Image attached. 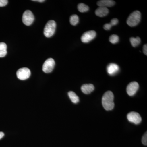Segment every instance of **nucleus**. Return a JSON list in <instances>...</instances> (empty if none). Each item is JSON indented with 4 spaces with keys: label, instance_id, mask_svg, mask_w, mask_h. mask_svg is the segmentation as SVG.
Here are the masks:
<instances>
[{
    "label": "nucleus",
    "instance_id": "1",
    "mask_svg": "<svg viewBox=\"0 0 147 147\" xmlns=\"http://www.w3.org/2000/svg\"><path fill=\"white\" fill-rule=\"evenodd\" d=\"M114 94L110 91H108L102 96V103L103 108L105 110H113L115 106L114 102Z\"/></svg>",
    "mask_w": 147,
    "mask_h": 147
},
{
    "label": "nucleus",
    "instance_id": "10",
    "mask_svg": "<svg viewBox=\"0 0 147 147\" xmlns=\"http://www.w3.org/2000/svg\"><path fill=\"white\" fill-rule=\"evenodd\" d=\"M119 71V67L115 63H110L107 67V71L109 75L113 76L117 74Z\"/></svg>",
    "mask_w": 147,
    "mask_h": 147
},
{
    "label": "nucleus",
    "instance_id": "17",
    "mask_svg": "<svg viewBox=\"0 0 147 147\" xmlns=\"http://www.w3.org/2000/svg\"><path fill=\"white\" fill-rule=\"evenodd\" d=\"M130 42L133 47H136L140 44L141 39L139 37H137V38L131 37L130 38Z\"/></svg>",
    "mask_w": 147,
    "mask_h": 147
},
{
    "label": "nucleus",
    "instance_id": "26",
    "mask_svg": "<svg viewBox=\"0 0 147 147\" xmlns=\"http://www.w3.org/2000/svg\"><path fill=\"white\" fill-rule=\"evenodd\" d=\"M32 1H34L39 2H43L45 1L44 0H33Z\"/></svg>",
    "mask_w": 147,
    "mask_h": 147
},
{
    "label": "nucleus",
    "instance_id": "20",
    "mask_svg": "<svg viewBox=\"0 0 147 147\" xmlns=\"http://www.w3.org/2000/svg\"><path fill=\"white\" fill-rule=\"evenodd\" d=\"M142 143L144 145L147 146V133L146 132L144 134L142 139Z\"/></svg>",
    "mask_w": 147,
    "mask_h": 147
},
{
    "label": "nucleus",
    "instance_id": "6",
    "mask_svg": "<svg viewBox=\"0 0 147 147\" xmlns=\"http://www.w3.org/2000/svg\"><path fill=\"white\" fill-rule=\"evenodd\" d=\"M16 75L18 79L20 80H26L28 79L30 76V70L27 67H23V68L19 69L16 72Z\"/></svg>",
    "mask_w": 147,
    "mask_h": 147
},
{
    "label": "nucleus",
    "instance_id": "25",
    "mask_svg": "<svg viewBox=\"0 0 147 147\" xmlns=\"http://www.w3.org/2000/svg\"><path fill=\"white\" fill-rule=\"evenodd\" d=\"M4 134L3 132H1V131L0 132V139H1L4 137Z\"/></svg>",
    "mask_w": 147,
    "mask_h": 147
},
{
    "label": "nucleus",
    "instance_id": "11",
    "mask_svg": "<svg viewBox=\"0 0 147 147\" xmlns=\"http://www.w3.org/2000/svg\"><path fill=\"white\" fill-rule=\"evenodd\" d=\"M98 6L99 7H111L115 4V1L112 0H101L98 1Z\"/></svg>",
    "mask_w": 147,
    "mask_h": 147
},
{
    "label": "nucleus",
    "instance_id": "21",
    "mask_svg": "<svg viewBox=\"0 0 147 147\" xmlns=\"http://www.w3.org/2000/svg\"><path fill=\"white\" fill-rule=\"evenodd\" d=\"M118 22L119 21L118 19H117V18H114L112 19L110 24H111V26H115V25H117L118 23Z\"/></svg>",
    "mask_w": 147,
    "mask_h": 147
},
{
    "label": "nucleus",
    "instance_id": "16",
    "mask_svg": "<svg viewBox=\"0 0 147 147\" xmlns=\"http://www.w3.org/2000/svg\"><path fill=\"white\" fill-rule=\"evenodd\" d=\"M77 7H78V9L79 11H80V12H82V13L87 12L89 9V7L83 3H79Z\"/></svg>",
    "mask_w": 147,
    "mask_h": 147
},
{
    "label": "nucleus",
    "instance_id": "22",
    "mask_svg": "<svg viewBox=\"0 0 147 147\" xmlns=\"http://www.w3.org/2000/svg\"><path fill=\"white\" fill-rule=\"evenodd\" d=\"M8 1L7 0H0V7L5 6L7 5Z\"/></svg>",
    "mask_w": 147,
    "mask_h": 147
},
{
    "label": "nucleus",
    "instance_id": "4",
    "mask_svg": "<svg viewBox=\"0 0 147 147\" xmlns=\"http://www.w3.org/2000/svg\"><path fill=\"white\" fill-rule=\"evenodd\" d=\"M34 20V15L31 11L28 10L24 12L22 17V21L26 26H30L33 23Z\"/></svg>",
    "mask_w": 147,
    "mask_h": 147
},
{
    "label": "nucleus",
    "instance_id": "18",
    "mask_svg": "<svg viewBox=\"0 0 147 147\" xmlns=\"http://www.w3.org/2000/svg\"><path fill=\"white\" fill-rule=\"evenodd\" d=\"M70 24L72 26H76L79 22V16L76 14L72 15L69 19Z\"/></svg>",
    "mask_w": 147,
    "mask_h": 147
},
{
    "label": "nucleus",
    "instance_id": "14",
    "mask_svg": "<svg viewBox=\"0 0 147 147\" xmlns=\"http://www.w3.org/2000/svg\"><path fill=\"white\" fill-rule=\"evenodd\" d=\"M7 46L4 42H0V58L5 57L7 53Z\"/></svg>",
    "mask_w": 147,
    "mask_h": 147
},
{
    "label": "nucleus",
    "instance_id": "13",
    "mask_svg": "<svg viewBox=\"0 0 147 147\" xmlns=\"http://www.w3.org/2000/svg\"><path fill=\"white\" fill-rule=\"evenodd\" d=\"M109 13V10L106 7H99L95 11V14L99 17H104Z\"/></svg>",
    "mask_w": 147,
    "mask_h": 147
},
{
    "label": "nucleus",
    "instance_id": "23",
    "mask_svg": "<svg viewBox=\"0 0 147 147\" xmlns=\"http://www.w3.org/2000/svg\"><path fill=\"white\" fill-rule=\"evenodd\" d=\"M112 27V26H111V24H105L104 26H103V28L106 30H109L111 29Z\"/></svg>",
    "mask_w": 147,
    "mask_h": 147
},
{
    "label": "nucleus",
    "instance_id": "2",
    "mask_svg": "<svg viewBox=\"0 0 147 147\" xmlns=\"http://www.w3.org/2000/svg\"><path fill=\"white\" fill-rule=\"evenodd\" d=\"M141 18V13L139 11H135L129 16L127 20V24L130 27L137 26L140 22Z\"/></svg>",
    "mask_w": 147,
    "mask_h": 147
},
{
    "label": "nucleus",
    "instance_id": "24",
    "mask_svg": "<svg viewBox=\"0 0 147 147\" xmlns=\"http://www.w3.org/2000/svg\"><path fill=\"white\" fill-rule=\"evenodd\" d=\"M143 52H144V54L146 55H147V44H145L144 45V47H143Z\"/></svg>",
    "mask_w": 147,
    "mask_h": 147
},
{
    "label": "nucleus",
    "instance_id": "19",
    "mask_svg": "<svg viewBox=\"0 0 147 147\" xmlns=\"http://www.w3.org/2000/svg\"><path fill=\"white\" fill-rule=\"evenodd\" d=\"M109 41L113 44H116L119 41V36L117 35H112L109 38Z\"/></svg>",
    "mask_w": 147,
    "mask_h": 147
},
{
    "label": "nucleus",
    "instance_id": "5",
    "mask_svg": "<svg viewBox=\"0 0 147 147\" xmlns=\"http://www.w3.org/2000/svg\"><path fill=\"white\" fill-rule=\"evenodd\" d=\"M55 63L52 58H49L45 61L42 65V71L45 73L52 72L55 67Z\"/></svg>",
    "mask_w": 147,
    "mask_h": 147
},
{
    "label": "nucleus",
    "instance_id": "9",
    "mask_svg": "<svg viewBox=\"0 0 147 147\" xmlns=\"http://www.w3.org/2000/svg\"><path fill=\"white\" fill-rule=\"evenodd\" d=\"M139 88V85L137 82H133L129 83L127 86L126 91L130 96H133L137 92Z\"/></svg>",
    "mask_w": 147,
    "mask_h": 147
},
{
    "label": "nucleus",
    "instance_id": "8",
    "mask_svg": "<svg viewBox=\"0 0 147 147\" xmlns=\"http://www.w3.org/2000/svg\"><path fill=\"white\" fill-rule=\"evenodd\" d=\"M96 35V32L95 31H88L83 34L81 37V40L84 43H88L94 39Z\"/></svg>",
    "mask_w": 147,
    "mask_h": 147
},
{
    "label": "nucleus",
    "instance_id": "7",
    "mask_svg": "<svg viewBox=\"0 0 147 147\" xmlns=\"http://www.w3.org/2000/svg\"><path fill=\"white\" fill-rule=\"evenodd\" d=\"M127 119L129 122L135 124H139L142 120V117L139 113L134 112L129 113L127 115Z\"/></svg>",
    "mask_w": 147,
    "mask_h": 147
},
{
    "label": "nucleus",
    "instance_id": "15",
    "mask_svg": "<svg viewBox=\"0 0 147 147\" xmlns=\"http://www.w3.org/2000/svg\"><path fill=\"white\" fill-rule=\"evenodd\" d=\"M69 97L74 103H77L79 101V97L74 92L70 91L68 93Z\"/></svg>",
    "mask_w": 147,
    "mask_h": 147
},
{
    "label": "nucleus",
    "instance_id": "12",
    "mask_svg": "<svg viewBox=\"0 0 147 147\" xmlns=\"http://www.w3.org/2000/svg\"><path fill=\"white\" fill-rule=\"evenodd\" d=\"M94 90V87L92 84H84L81 87V90L84 94H88L93 91Z\"/></svg>",
    "mask_w": 147,
    "mask_h": 147
},
{
    "label": "nucleus",
    "instance_id": "3",
    "mask_svg": "<svg viewBox=\"0 0 147 147\" xmlns=\"http://www.w3.org/2000/svg\"><path fill=\"white\" fill-rule=\"evenodd\" d=\"M56 22L53 20H50L47 22L44 29V35L47 38L51 37L55 34L56 30Z\"/></svg>",
    "mask_w": 147,
    "mask_h": 147
}]
</instances>
